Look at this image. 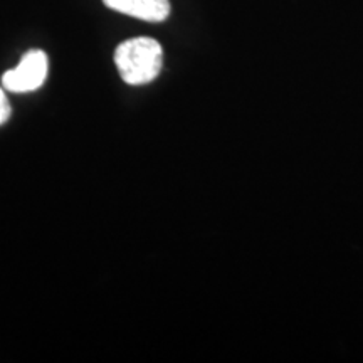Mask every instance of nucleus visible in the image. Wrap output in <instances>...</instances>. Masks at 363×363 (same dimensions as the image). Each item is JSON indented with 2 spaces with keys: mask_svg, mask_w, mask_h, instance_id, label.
<instances>
[{
  "mask_svg": "<svg viewBox=\"0 0 363 363\" xmlns=\"http://www.w3.org/2000/svg\"><path fill=\"white\" fill-rule=\"evenodd\" d=\"M115 65L126 84L142 86L152 83L162 71V45L152 38L125 40L116 48Z\"/></svg>",
  "mask_w": 363,
  "mask_h": 363,
  "instance_id": "1",
  "label": "nucleus"
},
{
  "mask_svg": "<svg viewBox=\"0 0 363 363\" xmlns=\"http://www.w3.org/2000/svg\"><path fill=\"white\" fill-rule=\"evenodd\" d=\"M48 56L44 51L33 49L26 52L21 59L19 66L7 71L2 76L4 89L11 93H29L44 84L48 78Z\"/></svg>",
  "mask_w": 363,
  "mask_h": 363,
  "instance_id": "2",
  "label": "nucleus"
},
{
  "mask_svg": "<svg viewBox=\"0 0 363 363\" xmlns=\"http://www.w3.org/2000/svg\"><path fill=\"white\" fill-rule=\"evenodd\" d=\"M103 2L113 11L140 21L162 22L170 16L169 0H103Z\"/></svg>",
  "mask_w": 363,
  "mask_h": 363,
  "instance_id": "3",
  "label": "nucleus"
},
{
  "mask_svg": "<svg viewBox=\"0 0 363 363\" xmlns=\"http://www.w3.org/2000/svg\"><path fill=\"white\" fill-rule=\"evenodd\" d=\"M11 104H9V99L6 96V91L0 88V125H4L11 118Z\"/></svg>",
  "mask_w": 363,
  "mask_h": 363,
  "instance_id": "4",
  "label": "nucleus"
}]
</instances>
